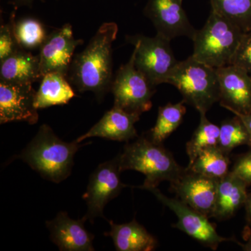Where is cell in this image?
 <instances>
[{
	"label": "cell",
	"mask_w": 251,
	"mask_h": 251,
	"mask_svg": "<svg viewBox=\"0 0 251 251\" xmlns=\"http://www.w3.org/2000/svg\"><path fill=\"white\" fill-rule=\"evenodd\" d=\"M144 14L152 22L157 34L170 41L179 36L192 39L197 30L188 20L182 0H148Z\"/></svg>",
	"instance_id": "cell-10"
},
{
	"label": "cell",
	"mask_w": 251,
	"mask_h": 251,
	"mask_svg": "<svg viewBox=\"0 0 251 251\" xmlns=\"http://www.w3.org/2000/svg\"><path fill=\"white\" fill-rule=\"evenodd\" d=\"M126 41L134 46L135 67L156 87L166 83L178 61L175 58L169 39L157 34L153 37L140 34L127 36Z\"/></svg>",
	"instance_id": "cell-6"
},
{
	"label": "cell",
	"mask_w": 251,
	"mask_h": 251,
	"mask_svg": "<svg viewBox=\"0 0 251 251\" xmlns=\"http://www.w3.org/2000/svg\"><path fill=\"white\" fill-rule=\"evenodd\" d=\"M82 43L83 41L74 37L70 24L64 25L48 35L38 54L43 76L57 72L67 77L75 50Z\"/></svg>",
	"instance_id": "cell-11"
},
{
	"label": "cell",
	"mask_w": 251,
	"mask_h": 251,
	"mask_svg": "<svg viewBox=\"0 0 251 251\" xmlns=\"http://www.w3.org/2000/svg\"><path fill=\"white\" fill-rule=\"evenodd\" d=\"M13 30L20 47L25 50L40 49L47 34L42 23L34 18H23L16 22L11 18Z\"/></svg>",
	"instance_id": "cell-25"
},
{
	"label": "cell",
	"mask_w": 251,
	"mask_h": 251,
	"mask_svg": "<svg viewBox=\"0 0 251 251\" xmlns=\"http://www.w3.org/2000/svg\"><path fill=\"white\" fill-rule=\"evenodd\" d=\"M184 100L177 103H168L158 108L156 125L148 132L153 142L163 143L182 123L186 108Z\"/></svg>",
	"instance_id": "cell-22"
},
{
	"label": "cell",
	"mask_w": 251,
	"mask_h": 251,
	"mask_svg": "<svg viewBox=\"0 0 251 251\" xmlns=\"http://www.w3.org/2000/svg\"><path fill=\"white\" fill-rule=\"evenodd\" d=\"M219 180L186 168L179 179L171 183V188L181 201L208 218H212Z\"/></svg>",
	"instance_id": "cell-12"
},
{
	"label": "cell",
	"mask_w": 251,
	"mask_h": 251,
	"mask_svg": "<svg viewBox=\"0 0 251 251\" xmlns=\"http://www.w3.org/2000/svg\"><path fill=\"white\" fill-rule=\"evenodd\" d=\"M42 77L39 55L25 50H18L0 62V82L33 84Z\"/></svg>",
	"instance_id": "cell-17"
},
{
	"label": "cell",
	"mask_w": 251,
	"mask_h": 251,
	"mask_svg": "<svg viewBox=\"0 0 251 251\" xmlns=\"http://www.w3.org/2000/svg\"><path fill=\"white\" fill-rule=\"evenodd\" d=\"M34 0H16L15 3H16V5H18V6H21V5H29L31 4V3H32V1Z\"/></svg>",
	"instance_id": "cell-32"
},
{
	"label": "cell",
	"mask_w": 251,
	"mask_h": 251,
	"mask_svg": "<svg viewBox=\"0 0 251 251\" xmlns=\"http://www.w3.org/2000/svg\"><path fill=\"white\" fill-rule=\"evenodd\" d=\"M166 83L174 85L185 103L200 114L206 112L220 101V88L216 69L199 62L192 56L178 62Z\"/></svg>",
	"instance_id": "cell-5"
},
{
	"label": "cell",
	"mask_w": 251,
	"mask_h": 251,
	"mask_svg": "<svg viewBox=\"0 0 251 251\" xmlns=\"http://www.w3.org/2000/svg\"><path fill=\"white\" fill-rule=\"evenodd\" d=\"M83 219H71L67 212L61 211L52 221H46L50 239L63 251H94V236L85 227Z\"/></svg>",
	"instance_id": "cell-15"
},
{
	"label": "cell",
	"mask_w": 251,
	"mask_h": 251,
	"mask_svg": "<svg viewBox=\"0 0 251 251\" xmlns=\"http://www.w3.org/2000/svg\"><path fill=\"white\" fill-rule=\"evenodd\" d=\"M148 191L152 193L163 205L175 213L178 219L175 227L196 239L204 247L216 251L219 244L224 242L233 241L239 244L233 238L220 236L215 226L209 221V218L193 209L181 200L168 197L157 188H150Z\"/></svg>",
	"instance_id": "cell-8"
},
{
	"label": "cell",
	"mask_w": 251,
	"mask_h": 251,
	"mask_svg": "<svg viewBox=\"0 0 251 251\" xmlns=\"http://www.w3.org/2000/svg\"><path fill=\"white\" fill-rule=\"evenodd\" d=\"M232 173L243 180L248 186L251 185V151L239 156L234 163Z\"/></svg>",
	"instance_id": "cell-29"
},
{
	"label": "cell",
	"mask_w": 251,
	"mask_h": 251,
	"mask_svg": "<svg viewBox=\"0 0 251 251\" xmlns=\"http://www.w3.org/2000/svg\"><path fill=\"white\" fill-rule=\"evenodd\" d=\"M200 115L199 125L191 139L186 143V152L189 158V164L206 149L219 145L220 127L209 122L206 118V114Z\"/></svg>",
	"instance_id": "cell-24"
},
{
	"label": "cell",
	"mask_w": 251,
	"mask_h": 251,
	"mask_svg": "<svg viewBox=\"0 0 251 251\" xmlns=\"http://www.w3.org/2000/svg\"><path fill=\"white\" fill-rule=\"evenodd\" d=\"M244 206H245L246 211H247L248 221L251 223V193L248 195L247 202Z\"/></svg>",
	"instance_id": "cell-31"
},
{
	"label": "cell",
	"mask_w": 251,
	"mask_h": 251,
	"mask_svg": "<svg viewBox=\"0 0 251 251\" xmlns=\"http://www.w3.org/2000/svg\"><path fill=\"white\" fill-rule=\"evenodd\" d=\"M121 170L118 156L99 165L91 175L87 191L82 196L87 203V211L82 219L93 224L97 217H104L105 205L117 197L127 185L120 178Z\"/></svg>",
	"instance_id": "cell-9"
},
{
	"label": "cell",
	"mask_w": 251,
	"mask_h": 251,
	"mask_svg": "<svg viewBox=\"0 0 251 251\" xmlns=\"http://www.w3.org/2000/svg\"><path fill=\"white\" fill-rule=\"evenodd\" d=\"M108 222L111 229L104 235L112 238L116 251H151L158 245L156 238L135 219L124 224Z\"/></svg>",
	"instance_id": "cell-19"
},
{
	"label": "cell",
	"mask_w": 251,
	"mask_h": 251,
	"mask_svg": "<svg viewBox=\"0 0 251 251\" xmlns=\"http://www.w3.org/2000/svg\"><path fill=\"white\" fill-rule=\"evenodd\" d=\"M241 145H248L251 148V138L242 120L235 115L234 118L223 122L220 126L218 147L229 154L234 148Z\"/></svg>",
	"instance_id": "cell-26"
},
{
	"label": "cell",
	"mask_w": 251,
	"mask_h": 251,
	"mask_svg": "<svg viewBox=\"0 0 251 251\" xmlns=\"http://www.w3.org/2000/svg\"><path fill=\"white\" fill-rule=\"evenodd\" d=\"M75 97V92L67 77L57 72L46 74L41 78L36 91V108L44 109L64 105Z\"/></svg>",
	"instance_id": "cell-20"
},
{
	"label": "cell",
	"mask_w": 251,
	"mask_h": 251,
	"mask_svg": "<svg viewBox=\"0 0 251 251\" xmlns=\"http://www.w3.org/2000/svg\"><path fill=\"white\" fill-rule=\"evenodd\" d=\"M229 166V154L216 146L200 153L187 168L208 177L220 179L228 174Z\"/></svg>",
	"instance_id": "cell-21"
},
{
	"label": "cell",
	"mask_w": 251,
	"mask_h": 251,
	"mask_svg": "<svg viewBox=\"0 0 251 251\" xmlns=\"http://www.w3.org/2000/svg\"><path fill=\"white\" fill-rule=\"evenodd\" d=\"M247 184L232 171L219 180L217 196L213 217L228 219L245 205L248 198Z\"/></svg>",
	"instance_id": "cell-18"
},
{
	"label": "cell",
	"mask_w": 251,
	"mask_h": 251,
	"mask_svg": "<svg viewBox=\"0 0 251 251\" xmlns=\"http://www.w3.org/2000/svg\"><path fill=\"white\" fill-rule=\"evenodd\" d=\"M36 91L32 84L0 82V123L26 122L35 125L39 120L36 108Z\"/></svg>",
	"instance_id": "cell-13"
},
{
	"label": "cell",
	"mask_w": 251,
	"mask_h": 251,
	"mask_svg": "<svg viewBox=\"0 0 251 251\" xmlns=\"http://www.w3.org/2000/svg\"><path fill=\"white\" fill-rule=\"evenodd\" d=\"M140 116L114 105L87 133L75 140L80 143L87 138L98 137L128 143L138 137L135 124L140 120Z\"/></svg>",
	"instance_id": "cell-16"
},
{
	"label": "cell",
	"mask_w": 251,
	"mask_h": 251,
	"mask_svg": "<svg viewBox=\"0 0 251 251\" xmlns=\"http://www.w3.org/2000/svg\"><path fill=\"white\" fill-rule=\"evenodd\" d=\"M182 1H183V0H182Z\"/></svg>",
	"instance_id": "cell-34"
},
{
	"label": "cell",
	"mask_w": 251,
	"mask_h": 251,
	"mask_svg": "<svg viewBox=\"0 0 251 251\" xmlns=\"http://www.w3.org/2000/svg\"><path fill=\"white\" fill-rule=\"evenodd\" d=\"M87 144L63 141L49 125H43L18 158L42 177L60 183L70 176L75 153Z\"/></svg>",
	"instance_id": "cell-3"
},
{
	"label": "cell",
	"mask_w": 251,
	"mask_h": 251,
	"mask_svg": "<svg viewBox=\"0 0 251 251\" xmlns=\"http://www.w3.org/2000/svg\"><path fill=\"white\" fill-rule=\"evenodd\" d=\"M216 72L221 106L232 112L251 114V75L234 64L218 68Z\"/></svg>",
	"instance_id": "cell-14"
},
{
	"label": "cell",
	"mask_w": 251,
	"mask_h": 251,
	"mask_svg": "<svg viewBox=\"0 0 251 251\" xmlns=\"http://www.w3.org/2000/svg\"><path fill=\"white\" fill-rule=\"evenodd\" d=\"M244 31L233 23L211 11L202 29L192 39V57L218 69L232 64Z\"/></svg>",
	"instance_id": "cell-4"
},
{
	"label": "cell",
	"mask_w": 251,
	"mask_h": 251,
	"mask_svg": "<svg viewBox=\"0 0 251 251\" xmlns=\"http://www.w3.org/2000/svg\"><path fill=\"white\" fill-rule=\"evenodd\" d=\"M211 11L226 18L244 32L251 30V0H210Z\"/></svg>",
	"instance_id": "cell-23"
},
{
	"label": "cell",
	"mask_w": 251,
	"mask_h": 251,
	"mask_svg": "<svg viewBox=\"0 0 251 251\" xmlns=\"http://www.w3.org/2000/svg\"><path fill=\"white\" fill-rule=\"evenodd\" d=\"M232 64L242 68L251 75V30L243 34Z\"/></svg>",
	"instance_id": "cell-28"
},
{
	"label": "cell",
	"mask_w": 251,
	"mask_h": 251,
	"mask_svg": "<svg viewBox=\"0 0 251 251\" xmlns=\"http://www.w3.org/2000/svg\"><path fill=\"white\" fill-rule=\"evenodd\" d=\"M154 86L135 67V54L117 71L110 91L114 96V105L130 113L141 115L152 106Z\"/></svg>",
	"instance_id": "cell-7"
},
{
	"label": "cell",
	"mask_w": 251,
	"mask_h": 251,
	"mask_svg": "<svg viewBox=\"0 0 251 251\" xmlns=\"http://www.w3.org/2000/svg\"><path fill=\"white\" fill-rule=\"evenodd\" d=\"M239 245L243 248V249H244V251H251V239L247 244L243 245V244H240Z\"/></svg>",
	"instance_id": "cell-33"
},
{
	"label": "cell",
	"mask_w": 251,
	"mask_h": 251,
	"mask_svg": "<svg viewBox=\"0 0 251 251\" xmlns=\"http://www.w3.org/2000/svg\"><path fill=\"white\" fill-rule=\"evenodd\" d=\"M234 115H237L239 118L242 120L243 123L247 127L248 131H249V134H250L251 138V114H242L239 113V112H232Z\"/></svg>",
	"instance_id": "cell-30"
},
{
	"label": "cell",
	"mask_w": 251,
	"mask_h": 251,
	"mask_svg": "<svg viewBox=\"0 0 251 251\" xmlns=\"http://www.w3.org/2000/svg\"><path fill=\"white\" fill-rule=\"evenodd\" d=\"M121 171H135L145 176L143 186L148 190L157 188L162 181L171 183L179 179L186 168L179 166L173 155L162 144L153 142L148 133L125 145L118 155Z\"/></svg>",
	"instance_id": "cell-2"
},
{
	"label": "cell",
	"mask_w": 251,
	"mask_h": 251,
	"mask_svg": "<svg viewBox=\"0 0 251 251\" xmlns=\"http://www.w3.org/2000/svg\"><path fill=\"white\" fill-rule=\"evenodd\" d=\"M22 49L18 45L13 30L12 21L0 27V62L7 58L18 50Z\"/></svg>",
	"instance_id": "cell-27"
},
{
	"label": "cell",
	"mask_w": 251,
	"mask_h": 251,
	"mask_svg": "<svg viewBox=\"0 0 251 251\" xmlns=\"http://www.w3.org/2000/svg\"><path fill=\"white\" fill-rule=\"evenodd\" d=\"M117 32L116 23H103L87 47L74 57L67 78L78 92H93L101 100L110 90L113 80L112 43Z\"/></svg>",
	"instance_id": "cell-1"
}]
</instances>
